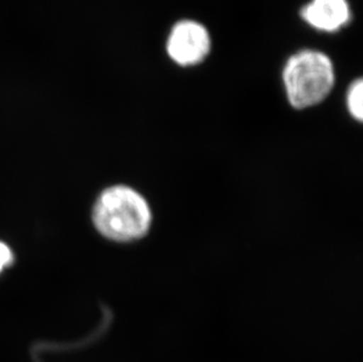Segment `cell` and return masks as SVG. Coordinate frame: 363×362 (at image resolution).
<instances>
[{
	"label": "cell",
	"instance_id": "obj_1",
	"mask_svg": "<svg viewBox=\"0 0 363 362\" xmlns=\"http://www.w3.org/2000/svg\"><path fill=\"white\" fill-rule=\"evenodd\" d=\"M92 219L101 236L117 243H130L144 238L151 229V207L139 192L116 185L96 199Z\"/></svg>",
	"mask_w": 363,
	"mask_h": 362
},
{
	"label": "cell",
	"instance_id": "obj_2",
	"mask_svg": "<svg viewBox=\"0 0 363 362\" xmlns=\"http://www.w3.org/2000/svg\"><path fill=\"white\" fill-rule=\"evenodd\" d=\"M282 85L288 103L295 109H307L323 103L336 82L332 58L325 52L305 48L284 62Z\"/></svg>",
	"mask_w": 363,
	"mask_h": 362
},
{
	"label": "cell",
	"instance_id": "obj_3",
	"mask_svg": "<svg viewBox=\"0 0 363 362\" xmlns=\"http://www.w3.org/2000/svg\"><path fill=\"white\" fill-rule=\"evenodd\" d=\"M212 37L208 28L194 19H182L173 24L167 39L166 53L175 65L196 67L208 58Z\"/></svg>",
	"mask_w": 363,
	"mask_h": 362
},
{
	"label": "cell",
	"instance_id": "obj_4",
	"mask_svg": "<svg viewBox=\"0 0 363 362\" xmlns=\"http://www.w3.org/2000/svg\"><path fill=\"white\" fill-rule=\"evenodd\" d=\"M300 17L315 31L336 33L352 21V7L348 0H309L301 7Z\"/></svg>",
	"mask_w": 363,
	"mask_h": 362
},
{
	"label": "cell",
	"instance_id": "obj_5",
	"mask_svg": "<svg viewBox=\"0 0 363 362\" xmlns=\"http://www.w3.org/2000/svg\"><path fill=\"white\" fill-rule=\"evenodd\" d=\"M347 111L354 120L361 123L363 119V80L357 78L350 84L346 93Z\"/></svg>",
	"mask_w": 363,
	"mask_h": 362
},
{
	"label": "cell",
	"instance_id": "obj_6",
	"mask_svg": "<svg viewBox=\"0 0 363 362\" xmlns=\"http://www.w3.org/2000/svg\"><path fill=\"white\" fill-rule=\"evenodd\" d=\"M14 256L6 243L0 241V273L13 263Z\"/></svg>",
	"mask_w": 363,
	"mask_h": 362
}]
</instances>
